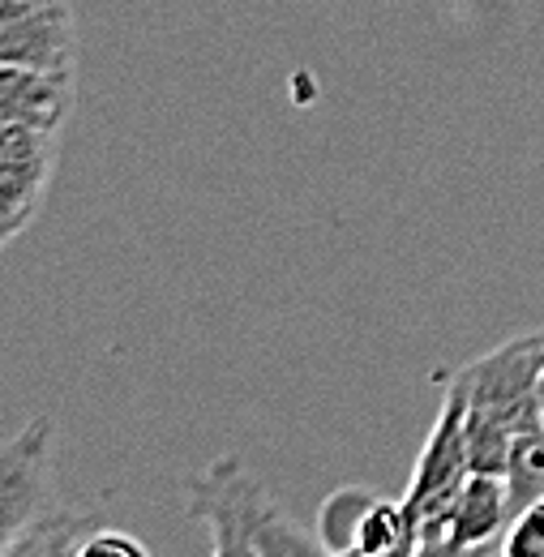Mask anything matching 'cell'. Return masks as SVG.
<instances>
[{"label":"cell","instance_id":"cell-1","mask_svg":"<svg viewBox=\"0 0 544 557\" xmlns=\"http://www.w3.org/2000/svg\"><path fill=\"white\" fill-rule=\"evenodd\" d=\"M189 519L202 523L219 557H305L322 554L318 532H305L236 455L214 459L189 481Z\"/></svg>","mask_w":544,"mask_h":557},{"label":"cell","instance_id":"cell-2","mask_svg":"<svg viewBox=\"0 0 544 557\" xmlns=\"http://www.w3.org/2000/svg\"><path fill=\"white\" fill-rule=\"evenodd\" d=\"M541 373H544V331L515 335L502 348L484 351L480 360L455 373L468 408L502 420L515 437L541 424Z\"/></svg>","mask_w":544,"mask_h":557},{"label":"cell","instance_id":"cell-3","mask_svg":"<svg viewBox=\"0 0 544 557\" xmlns=\"http://www.w3.org/2000/svg\"><path fill=\"white\" fill-rule=\"evenodd\" d=\"M52 437H57V420L35 417L22 433L0 442V554L26 523H35L57 502Z\"/></svg>","mask_w":544,"mask_h":557},{"label":"cell","instance_id":"cell-4","mask_svg":"<svg viewBox=\"0 0 544 557\" xmlns=\"http://www.w3.org/2000/svg\"><path fill=\"white\" fill-rule=\"evenodd\" d=\"M463 417H468V399L463 391L450 382L446 391V404L433 420L424 446H420V459H416V472L404 493V506L411 510V519H429L437 515L442 506H450V497L459 493V485L472 476L468 468V433H463Z\"/></svg>","mask_w":544,"mask_h":557},{"label":"cell","instance_id":"cell-5","mask_svg":"<svg viewBox=\"0 0 544 557\" xmlns=\"http://www.w3.org/2000/svg\"><path fill=\"white\" fill-rule=\"evenodd\" d=\"M506 523H510L506 481L472 472L450 497V506L416 523L420 554H472V549H484L489 541H497Z\"/></svg>","mask_w":544,"mask_h":557},{"label":"cell","instance_id":"cell-6","mask_svg":"<svg viewBox=\"0 0 544 557\" xmlns=\"http://www.w3.org/2000/svg\"><path fill=\"white\" fill-rule=\"evenodd\" d=\"M0 65L73 73V22L61 0L0 4Z\"/></svg>","mask_w":544,"mask_h":557},{"label":"cell","instance_id":"cell-7","mask_svg":"<svg viewBox=\"0 0 544 557\" xmlns=\"http://www.w3.org/2000/svg\"><path fill=\"white\" fill-rule=\"evenodd\" d=\"M73 73L35 70V65H0V125L57 134L73 112Z\"/></svg>","mask_w":544,"mask_h":557},{"label":"cell","instance_id":"cell-8","mask_svg":"<svg viewBox=\"0 0 544 557\" xmlns=\"http://www.w3.org/2000/svg\"><path fill=\"white\" fill-rule=\"evenodd\" d=\"M95 528H103V519L95 515V510H65V506H48L35 523H26L9 545H4V554L0 557H77L82 549V541L95 532Z\"/></svg>","mask_w":544,"mask_h":557},{"label":"cell","instance_id":"cell-9","mask_svg":"<svg viewBox=\"0 0 544 557\" xmlns=\"http://www.w3.org/2000/svg\"><path fill=\"white\" fill-rule=\"evenodd\" d=\"M382 493L364 485H339L335 493H326V502L318 506V541L322 554H356V536L360 523L369 519V510L378 506Z\"/></svg>","mask_w":544,"mask_h":557},{"label":"cell","instance_id":"cell-10","mask_svg":"<svg viewBox=\"0 0 544 557\" xmlns=\"http://www.w3.org/2000/svg\"><path fill=\"white\" fill-rule=\"evenodd\" d=\"M356 554L360 557L420 554V532H416V519H411L408 506H404V502H391V497H378V506H373L369 519L360 523Z\"/></svg>","mask_w":544,"mask_h":557},{"label":"cell","instance_id":"cell-11","mask_svg":"<svg viewBox=\"0 0 544 557\" xmlns=\"http://www.w3.org/2000/svg\"><path fill=\"white\" fill-rule=\"evenodd\" d=\"M506 493H510V519L515 510H523L528 502L544 497V420L523 429L510 446V459H506Z\"/></svg>","mask_w":544,"mask_h":557},{"label":"cell","instance_id":"cell-12","mask_svg":"<svg viewBox=\"0 0 544 557\" xmlns=\"http://www.w3.org/2000/svg\"><path fill=\"white\" fill-rule=\"evenodd\" d=\"M502 554L544 557V497L528 502L523 510H515V519L506 523V536H502Z\"/></svg>","mask_w":544,"mask_h":557},{"label":"cell","instance_id":"cell-13","mask_svg":"<svg viewBox=\"0 0 544 557\" xmlns=\"http://www.w3.org/2000/svg\"><path fill=\"white\" fill-rule=\"evenodd\" d=\"M77 557H146V545L137 541L134 532L103 523V528H95V532L82 541Z\"/></svg>","mask_w":544,"mask_h":557},{"label":"cell","instance_id":"cell-14","mask_svg":"<svg viewBox=\"0 0 544 557\" xmlns=\"http://www.w3.org/2000/svg\"><path fill=\"white\" fill-rule=\"evenodd\" d=\"M541 417H544V373H541Z\"/></svg>","mask_w":544,"mask_h":557}]
</instances>
